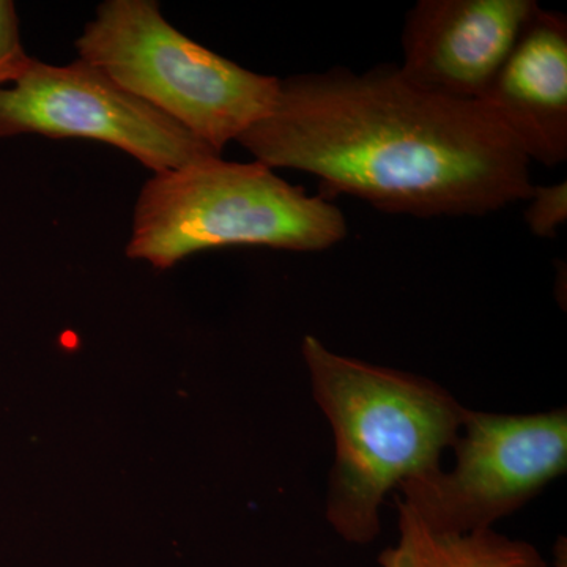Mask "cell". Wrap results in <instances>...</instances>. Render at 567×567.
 Returning <instances> with one entry per match:
<instances>
[{
	"label": "cell",
	"mask_w": 567,
	"mask_h": 567,
	"mask_svg": "<svg viewBox=\"0 0 567 567\" xmlns=\"http://www.w3.org/2000/svg\"><path fill=\"white\" fill-rule=\"evenodd\" d=\"M21 134L104 142L155 174L219 155L80 58L62 66L31 59L0 89V140Z\"/></svg>",
	"instance_id": "obj_6"
},
{
	"label": "cell",
	"mask_w": 567,
	"mask_h": 567,
	"mask_svg": "<svg viewBox=\"0 0 567 567\" xmlns=\"http://www.w3.org/2000/svg\"><path fill=\"white\" fill-rule=\"evenodd\" d=\"M537 7L535 0H421L406 14L399 70L425 91L481 103Z\"/></svg>",
	"instance_id": "obj_7"
},
{
	"label": "cell",
	"mask_w": 567,
	"mask_h": 567,
	"mask_svg": "<svg viewBox=\"0 0 567 567\" xmlns=\"http://www.w3.org/2000/svg\"><path fill=\"white\" fill-rule=\"evenodd\" d=\"M31 59L22 47L17 6L11 0H0V89L13 84Z\"/></svg>",
	"instance_id": "obj_11"
},
{
	"label": "cell",
	"mask_w": 567,
	"mask_h": 567,
	"mask_svg": "<svg viewBox=\"0 0 567 567\" xmlns=\"http://www.w3.org/2000/svg\"><path fill=\"white\" fill-rule=\"evenodd\" d=\"M398 509L399 537L380 554L379 567H547L546 558L527 540L495 528L440 535L399 503Z\"/></svg>",
	"instance_id": "obj_9"
},
{
	"label": "cell",
	"mask_w": 567,
	"mask_h": 567,
	"mask_svg": "<svg viewBox=\"0 0 567 567\" xmlns=\"http://www.w3.org/2000/svg\"><path fill=\"white\" fill-rule=\"evenodd\" d=\"M453 451V468L401 484L399 505L440 535L494 528L565 475L567 412L503 415L465 409Z\"/></svg>",
	"instance_id": "obj_5"
},
{
	"label": "cell",
	"mask_w": 567,
	"mask_h": 567,
	"mask_svg": "<svg viewBox=\"0 0 567 567\" xmlns=\"http://www.w3.org/2000/svg\"><path fill=\"white\" fill-rule=\"evenodd\" d=\"M525 219L532 233L540 238H554L567 219V183L533 186Z\"/></svg>",
	"instance_id": "obj_10"
},
{
	"label": "cell",
	"mask_w": 567,
	"mask_h": 567,
	"mask_svg": "<svg viewBox=\"0 0 567 567\" xmlns=\"http://www.w3.org/2000/svg\"><path fill=\"white\" fill-rule=\"evenodd\" d=\"M80 59L221 155L274 110L264 76L183 35L153 0H106L76 40Z\"/></svg>",
	"instance_id": "obj_4"
},
{
	"label": "cell",
	"mask_w": 567,
	"mask_h": 567,
	"mask_svg": "<svg viewBox=\"0 0 567 567\" xmlns=\"http://www.w3.org/2000/svg\"><path fill=\"white\" fill-rule=\"evenodd\" d=\"M484 106L529 162L567 158V20L537 7L496 74Z\"/></svg>",
	"instance_id": "obj_8"
},
{
	"label": "cell",
	"mask_w": 567,
	"mask_h": 567,
	"mask_svg": "<svg viewBox=\"0 0 567 567\" xmlns=\"http://www.w3.org/2000/svg\"><path fill=\"white\" fill-rule=\"evenodd\" d=\"M301 353L333 432L324 517L342 540L368 546L380 536L386 495L442 468L466 406L432 380L336 353L316 336Z\"/></svg>",
	"instance_id": "obj_2"
},
{
	"label": "cell",
	"mask_w": 567,
	"mask_h": 567,
	"mask_svg": "<svg viewBox=\"0 0 567 567\" xmlns=\"http://www.w3.org/2000/svg\"><path fill=\"white\" fill-rule=\"evenodd\" d=\"M347 237L342 212L270 167L208 156L153 175L134 207L126 256L158 270L233 246L323 251Z\"/></svg>",
	"instance_id": "obj_3"
},
{
	"label": "cell",
	"mask_w": 567,
	"mask_h": 567,
	"mask_svg": "<svg viewBox=\"0 0 567 567\" xmlns=\"http://www.w3.org/2000/svg\"><path fill=\"white\" fill-rule=\"evenodd\" d=\"M237 142L270 169L316 175L323 199L416 218L487 215L535 186L532 162L483 103L417 87L399 66L287 78Z\"/></svg>",
	"instance_id": "obj_1"
}]
</instances>
